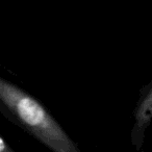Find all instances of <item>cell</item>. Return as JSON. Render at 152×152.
<instances>
[{
  "label": "cell",
  "instance_id": "cell-1",
  "mask_svg": "<svg viewBox=\"0 0 152 152\" xmlns=\"http://www.w3.org/2000/svg\"><path fill=\"white\" fill-rule=\"evenodd\" d=\"M0 113L52 152H81L77 144L38 99L0 78Z\"/></svg>",
  "mask_w": 152,
  "mask_h": 152
},
{
  "label": "cell",
  "instance_id": "cell-2",
  "mask_svg": "<svg viewBox=\"0 0 152 152\" xmlns=\"http://www.w3.org/2000/svg\"><path fill=\"white\" fill-rule=\"evenodd\" d=\"M152 122V80L144 86L133 110V125L131 129V144L137 151H143L146 130Z\"/></svg>",
  "mask_w": 152,
  "mask_h": 152
},
{
  "label": "cell",
  "instance_id": "cell-3",
  "mask_svg": "<svg viewBox=\"0 0 152 152\" xmlns=\"http://www.w3.org/2000/svg\"><path fill=\"white\" fill-rule=\"evenodd\" d=\"M0 152H16L2 134L0 135Z\"/></svg>",
  "mask_w": 152,
  "mask_h": 152
}]
</instances>
